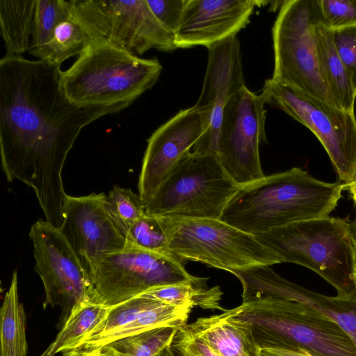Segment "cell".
<instances>
[{"mask_svg": "<svg viewBox=\"0 0 356 356\" xmlns=\"http://www.w3.org/2000/svg\"><path fill=\"white\" fill-rule=\"evenodd\" d=\"M60 67L5 54L0 60V156L8 181L32 188L45 220L60 229L65 193L62 170L83 127L131 104L81 106L60 84Z\"/></svg>", "mask_w": 356, "mask_h": 356, "instance_id": "6da1fadb", "label": "cell"}, {"mask_svg": "<svg viewBox=\"0 0 356 356\" xmlns=\"http://www.w3.org/2000/svg\"><path fill=\"white\" fill-rule=\"evenodd\" d=\"M344 186L315 179L300 168L265 176L239 186L220 217L255 235L288 224L328 216Z\"/></svg>", "mask_w": 356, "mask_h": 356, "instance_id": "7a4b0ae2", "label": "cell"}, {"mask_svg": "<svg viewBox=\"0 0 356 356\" xmlns=\"http://www.w3.org/2000/svg\"><path fill=\"white\" fill-rule=\"evenodd\" d=\"M163 67L104 39L91 40L74 63L60 72L67 97L81 106L131 104L158 81Z\"/></svg>", "mask_w": 356, "mask_h": 356, "instance_id": "3957f363", "label": "cell"}, {"mask_svg": "<svg viewBox=\"0 0 356 356\" xmlns=\"http://www.w3.org/2000/svg\"><path fill=\"white\" fill-rule=\"evenodd\" d=\"M281 263L303 266L340 296L356 291V264L348 219L325 216L298 221L254 235Z\"/></svg>", "mask_w": 356, "mask_h": 356, "instance_id": "277c9868", "label": "cell"}, {"mask_svg": "<svg viewBox=\"0 0 356 356\" xmlns=\"http://www.w3.org/2000/svg\"><path fill=\"white\" fill-rule=\"evenodd\" d=\"M261 349H302L314 356H356V346L337 323L299 302L270 298L237 307Z\"/></svg>", "mask_w": 356, "mask_h": 356, "instance_id": "5b68a950", "label": "cell"}, {"mask_svg": "<svg viewBox=\"0 0 356 356\" xmlns=\"http://www.w3.org/2000/svg\"><path fill=\"white\" fill-rule=\"evenodd\" d=\"M323 26L318 0L283 1L272 27L271 79L338 108L318 64L317 40Z\"/></svg>", "mask_w": 356, "mask_h": 356, "instance_id": "8992f818", "label": "cell"}, {"mask_svg": "<svg viewBox=\"0 0 356 356\" xmlns=\"http://www.w3.org/2000/svg\"><path fill=\"white\" fill-rule=\"evenodd\" d=\"M161 218L168 237L167 254L183 264L200 261L230 273L281 263L254 235L220 219Z\"/></svg>", "mask_w": 356, "mask_h": 356, "instance_id": "52a82bcc", "label": "cell"}, {"mask_svg": "<svg viewBox=\"0 0 356 356\" xmlns=\"http://www.w3.org/2000/svg\"><path fill=\"white\" fill-rule=\"evenodd\" d=\"M239 186L216 154L189 152L145 206V214L168 218L220 219Z\"/></svg>", "mask_w": 356, "mask_h": 356, "instance_id": "ba28073f", "label": "cell"}, {"mask_svg": "<svg viewBox=\"0 0 356 356\" xmlns=\"http://www.w3.org/2000/svg\"><path fill=\"white\" fill-rule=\"evenodd\" d=\"M90 40L104 39L138 56L154 49H177L175 33L156 18L147 0H71Z\"/></svg>", "mask_w": 356, "mask_h": 356, "instance_id": "9c48e42d", "label": "cell"}, {"mask_svg": "<svg viewBox=\"0 0 356 356\" xmlns=\"http://www.w3.org/2000/svg\"><path fill=\"white\" fill-rule=\"evenodd\" d=\"M261 93L266 103L280 109L305 125L327 153L344 189L351 181L356 164V118L308 95L267 79Z\"/></svg>", "mask_w": 356, "mask_h": 356, "instance_id": "30bf717a", "label": "cell"}, {"mask_svg": "<svg viewBox=\"0 0 356 356\" xmlns=\"http://www.w3.org/2000/svg\"><path fill=\"white\" fill-rule=\"evenodd\" d=\"M197 277L168 254L127 245L104 257L91 273V302L111 307L149 289Z\"/></svg>", "mask_w": 356, "mask_h": 356, "instance_id": "8fae6325", "label": "cell"}, {"mask_svg": "<svg viewBox=\"0 0 356 356\" xmlns=\"http://www.w3.org/2000/svg\"><path fill=\"white\" fill-rule=\"evenodd\" d=\"M266 98L246 86L225 105L219 129L216 155L227 175L242 186L265 177L259 145L266 142Z\"/></svg>", "mask_w": 356, "mask_h": 356, "instance_id": "7c38bea8", "label": "cell"}, {"mask_svg": "<svg viewBox=\"0 0 356 356\" xmlns=\"http://www.w3.org/2000/svg\"><path fill=\"white\" fill-rule=\"evenodd\" d=\"M29 237L33 245L35 270L44 289L43 309L60 308L57 325L60 330L77 306L91 302L90 277L59 229L39 219L31 226Z\"/></svg>", "mask_w": 356, "mask_h": 356, "instance_id": "4fadbf2b", "label": "cell"}, {"mask_svg": "<svg viewBox=\"0 0 356 356\" xmlns=\"http://www.w3.org/2000/svg\"><path fill=\"white\" fill-rule=\"evenodd\" d=\"M104 193L80 197L67 195L59 229L89 277L106 256L127 245L124 234L110 217Z\"/></svg>", "mask_w": 356, "mask_h": 356, "instance_id": "5bb4252c", "label": "cell"}, {"mask_svg": "<svg viewBox=\"0 0 356 356\" xmlns=\"http://www.w3.org/2000/svg\"><path fill=\"white\" fill-rule=\"evenodd\" d=\"M208 119V113L195 106L180 110L147 139L138 181V194L145 207L204 134Z\"/></svg>", "mask_w": 356, "mask_h": 356, "instance_id": "9a60e30c", "label": "cell"}, {"mask_svg": "<svg viewBox=\"0 0 356 356\" xmlns=\"http://www.w3.org/2000/svg\"><path fill=\"white\" fill-rule=\"evenodd\" d=\"M207 48V69L200 97L194 106L208 113V126L191 152L201 154H216L224 108L245 84L240 42L236 35L229 37Z\"/></svg>", "mask_w": 356, "mask_h": 356, "instance_id": "2e32d148", "label": "cell"}, {"mask_svg": "<svg viewBox=\"0 0 356 356\" xmlns=\"http://www.w3.org/2000/svg\"><path fill=\"white\" fill-rule=\"evenodd\" d=\"M244 300L270 298L299 302L337 323L356 346V291L327 296L309 291L275 273L269 266H254L240 272Z\"/></svg>", "mask_w": 356, "mask_h": 356, "instance_id": "e0dca14e", "label": "cell"}, {"mask_svg": "<svg viewBox=\"0 0 356 356\" xmlns=\"http://www.w3.org/2000/svg\"><path fill=\"white\" fill-rule=\"evenodd\" d=\"M268 1L188 0L175 35L178 48L206 47L245 28L256 7Z\"/></svg>", "mask_w": 356, "mask_h": 356, "instance_id": "ac0fdd59", "label": "cell"}, {"mask_svg": "<svg viewBox=\"0 0 356 356\" xmlns=\"http://www.w3.org/2000/svg\"><path fill=\"white\" fill-rule=\"evenodd\" d=\"M186 327L220 356H261L252 325L241 316L238 307L198 318Z\"/></svg>", "mask_w": 356, "mask_h": 356, "instance_id": "d6986e66", "label": "cell"}, {"mask_svg": "<svg viewBox=\"0 0 356 356\" xmlns=\"http://www.w3.org/2000/svg\"><path fill=\"white\" fill-rule=\"evenodd\" d=\"M191 306H176L156 301L127 325L88 344L63 350V356H81L109 343L156 328L179 327L186 324Z\"/></svg>", "mask_w": 356, "mask_h": 356, "instance_id": "ffe728a7", "label": "cell"}, {"mask_svg": "<svg viewBox=\"0 0 356 356\" xmlns=\"http://www.w3.org/2000/svg\"><path fill=\"white\" fill-rule=\"evenodd\" d=\"M318 64L323 81L337 107L355 113L356 91L350 75L339 58L333 33L323 26L317 40Z\"/></svg>", "mask_w": 356, "mask_h": 356, "instance_id": "44dd1931", "label": "cell"}, {"mask_svg": "<svg viewBox=\"0 0 356 356\" xmlns=\"http://www.w3.org/2000/svg\"><path fill=\"white\" fill-rule=\"evenodd\" d=\"M37 0H0V34L8 55L29 52Z\"/></svg>", "mask_w": 356, "mask_h": 356, "instance_id": "7402d4cb", "label": "cell"}, {"mask_svg": "<svg viewBox=\"0 0 356 356\" xmlns=\"http://www.w3.org/2000/svg\"><path fill=\"white\" fill-rule=\"evenodd\" d=\"M0 317V356H26V316L19 300L17 271L5 295Z\"/></svg>", "mask_w": 356, "mask_h": 356, "instance_id": "603a6c76", "label": "cell"}, {"mask_svg": "<svg viewBox=\"0 0 356 356\" xmlns=\"http://www.w3.org/2000/svg\"><path fill=\"white\" fill-rule=\"evenodd\" d=\"M207 280L197 277L193 280L156 286L136 297L176 306H200L204 309H223L219 304L222 292L218 286L208 289Z\"/></svg>", "mask_w": 356, "mask_h": 356, "instance_id": "cb8c5ba5", "label": "cell"}, {"mask_svg": "<svg viewBox=\"0 0 356 356\" xmlns=\"http://www.w3.org/2000/svg\"><path fill=\"white\" fill-rule=\"evenodd\" d=\"M109 309V307L92 302L77 306L54 341L40 356H54L78 342L105 318Z\"/></svg>", "mask_w": 356, "mask_h": 356, "instance_id": "d4e9b609", "label": "cell"}, {"mask_svg": "<svg viewBox=\"0 0 356 356\" xmlns=\"http://www.w3.org/2000/svg\"><path fill=\"white\" fill-rule=\"evenodd\" d=\"M90 41L75 17L72 6L70 14L55 28L52 38L39 60L60 67L65 60L79 56Z\"/></svg>", "mask_w": 356, "mask_h": 356, "instance_id": "484cf974", "label": "cell"}, {"mask_svg": "<svg viewBox=\"0 0 356 356\" xmlns=\"http://www.w3.org/2000/svg\"><path fill=\"white\" fill-rule=\"evenodd\" d=\"M72 9L71 0H37L33 31L29 54L40 59L56 26Z\"/></svg>", "mask_w": 356, "mask_h": 356, "instance_id": "4316f807", "label": "cell"}, {"mask_svg": "<svg viewBox=\"0 0 356 356\" xmlns=\"http://www.w3.org/2000/svg\"><path fill=\"white\" fill-rule=\"evenodd\" d=\"M177 329L156 328L113 341L107 345L114 356H155L171 343Z\"/></svg>", "mask_w": 356, "mask_h": 356, "instance_id": "83f0119b", "label": "cell"}, {"mask_svg": "<svg viewBox=\"0 0 356 356\" xmlns=\"http://www.w3.org/2000/svg\"><path fill=\"white\" fill-rule=\"evenodd\" d=\"M106 207L110 217L125 237L131 226L145 215V207L139 194L118 186H113L106 195Z\"/></svg>", "mask_w": 356, "mask_h": 356, "instance_id": "f1b7e54d", "label": "cell"}, {"mask_svg": "<svg viewBox=\"0 0 356 356\" xmlns=\"http://www.w3.org/2000/svg\"><path fill=\"white\" fill-rule=\"evenodd\" d=\"M126 240L128 245L167 254L168 237L159 216L145 214L131 226Z\"/></svg>", "mask_w": 356, "mask_h": 356, "instance_id": "f546056e", "label": "cell"}, {"mask_svg": "<svg viewBox=\"0 0 356 356\" xmlns=\"http://www.w3.org/2000/svg\"><path fill=\"white\" fill-rule=\"evenodd\" d=\"M323 25L332 31L356 26V0H318Z\"/></svg>", "mask_w": 356, "mask_h": 356, "instance_id": "4dcf8cb0", "label": "cell"}, {"mask_svg": "<svg viewBox=\"0 0 356 356\" xmlns=\"http://www.w3.org/2000/svg\"><path fill=\"white\" fill-rule=\"evenodd\" d=\"M186 324L178 327L169 346L171 356H220L204 341L193 335Z\"/></svg>", "mask_w": 356, "mask_h": 356, "instance_id": "1f68e13d", "label": "cell"}, {"mask_svg": "<svg viewBox=\"0 0 356 356\" xmlns=\"http://www.w3.org/2000/svg\"><path fill=\"white\" fill-rule=\"evenodd\" d=\"M332 33L336 51L356 91V26L334 31Z\"/></svg>", "mask_w": 356, "mask_h": 356, "instance_id": "d6a6232c", "label": "cell"}, {"mask_svg": "<svg viewBox=\"0 0 356 356\" xmlns=\"http://www.w3.org/2000/svg\"><path fill=\"white\" fill-rule=\"evenodd\" d=\"M188 0H147L152 11L169 31L175 33Z\"/></svg>", "mask_w": 356, "mask_h": 356, "instance_id": "836d02e7", "label": "cell"}, {"mask_svg": "<svg viewBox=\"0 0 356 356\" xmlns=\"http://www.w3.org/2000/svg\"><path fill=\"white\" fill-rule=\"evenodd\" d=\"M261 356H314L302 350L261 349Z\"/></svg>", "mask_w": 356, "mask_h": 356, "instance_id": "e575fe53", "label": "cell"}, {"mask_svg": "<svg viewBox=\"0 0 356 356\" xmlns=\"http://www.w3.org/2000/svg\"><path fill=\"white\" fill-rule=\"evenodd\" d=\"M81 356H114V354L111 348L106 345Z\"/></svg>", "mask_w": 356, "mask_h": 356, "instance_id": "d590c367", "label": "cell"}, {"mask_svg": "<svg viewBox=\"0 0 356 356\" xmlns=\"http://www.w3.org/2000/svg\"><path fill=\"white\" fill-rule=\"evenodd\" d=\"M345 189L348 190L351 198L353 201L355 206L356 207V164L353 175V178L350 183L346 186Z\"/></svg>", "mask_w": 356, "mask_h": 356, "instance_id": "8d00e7d4", "label": "cell"}, {"mask_svg": "<svg viewBox=\"0 0 356 356\" xmlns=\"http://www.w3.org/2000/svg\"><path fill=\"white\" fill-rule=\"evenodd\" d=\"M350 230L354 248L355 260L356 264V215L353 221L350 222Z\"/></svg>", "mask_w": 356, "mask_h": 356, "instance_id": "74e56055", "label": "cell"}, {"mask_svg": "<svg viewBox=\"0 0 356 356\" xmlns=\"http://www.w3.org/2000/svg\"><path fill=\"white\" fill-rule=\"evenodd\" d=\"M169 346L168 347L165 348L164 349H163L155 356H171Z\"/></svg>", "mask_w": 356, "mask_h": 356, "instance_id": "f35d334b", "label": "cell"}]
</instances>
